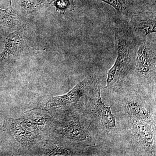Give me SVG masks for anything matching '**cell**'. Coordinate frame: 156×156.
<instances>
[{"instance_id": "5", "label": "cell", "mask_w": 156, "mask_h": 156, "mask_svg": "<svg viewBox=\"0 0 156 156\" xmlns=\"http://www.w3.org/2000/svg\"><path fill=\"white\" fill-rule=\"evenodd\" d=\"M135 121L133 128L138 139L143 144L147 147H151L153 144L154 135L150 127L140 120Z\"/></svg>"}, {"instance_id": "1", "label": "cell", "mask_w": 156, "mask_h": 156, "mask_svg": "<svg viewBox=\"0 0 156 156\" xmlns=\"http://www.w3.org/2000/svg\"><path fill=\"white\" fill-rule=\"evenodd\" d=\"M115 41L118 55L114 65L108 73L107 84L105 89L112 87L124 77L134 56L135 44L130 37L125 32L116 31Z\"/></svg>"}, {"instance_id": "4", "label": "cell", "mask_w": 156, "mask_h": 156, "mask_svg": "<svg viewBox=\"0 0 156 156\" xmlns=\"http://www.w3.org/2000/svg\"><path fill=\"white\" fill-rule=\"evenodd\" d=\"M93 105L95 115L103 126L107 129H116L115 119L111 110L112 106H106L102 102L99 87L98 90L96 99L93 101Z\"/></svg>"}, {"instance_id": "9", "label": "cell", "mask_w": 156, "mask_h": 156, "mask_svg": "<svg viewBox=\"0 0 156 156\" xmlns=\"http://www.w3.org/2000/svg\"><path fill=\"white\" fill-rule=\"evenodd\" d=\"M134 27L136 29L143 30L146 36L156 32V19L154 18H139L134 22Z\"/></svg>"}, {"instance_id": "2", "label": "cell", "mask_w": 156, "mask_h": 156, "mask_svg": "<svg viewBox=\"0 0 156 156\" xmlns=\"http://www.w3.org/2000/svg\"><path fill=\"white\" fill-rule=\"evenodd\" d=\"M137 53L136 69L141 75L148 77L153 72L155 66V48L145 41L140 45Z\"/></svg>"}, {"instance_id": "3", "label": "cell", "mask_w": 156, "mask_h": 156, "mask_svg": "<svg viewBox=\"0 0 156 156\" xmlns=\"http://www.w3.org/2000/svg\"><path fill=\"white\" fill-rule=\"evenodd\" d=\"M95 76L87 77L77 85L66 95L53 97L49 101V105L52 106H62L77 102L79 99L85 95L95 80Z\"/></svg>"}, {"instance_id": "8", "label": "cell", "mask_w": 156, "mask_h": 156, "mask_svg": "<svg viewBox=\"0 0 156 156\" xmlns=\"http://www.w3.org/2000/svg\"><path fill=\"white\" fill-rule=\"evenodd\" d=\"M65 134L68 138L77 140H84L87 137V134L83 129L78 124H70L65 130Z\"/></svg>"}, {"instance_id": "10", "label": "cell", "mask_w": 156, "mask_h": 156, "mask_svg": "<svg viewBox=\"0 0 156 156\" xmlns=\"http://www.w3.org/2000/svg\"><path fill=\"white\" fill-rule=\"evenodd\" d=\"M109 4L116 9L119 10L121 9V4L119 0H101Z\"/></svg>"}, {"instance_id": "6", "label": "cell", "mask_w": 156, "mask_h": 156, "mask_svg": "<svg viewBox=\"0 0 156 156\" xmlns=\"http://www.w3.org/2000/svg\"><path fill=\"white\" fill-rule=\"evenodd\" d=\"M126 107L130 115L136 120L143 121L149 118L150 112L139 99L133 98L128 101Z\"/></svg>"}, {"instance_id": "7", "label": "cell", "mask_w": 156, "mask_h": 156, "mask_svg": "<svg viewBox=\"0 0 156 156\" xmlns=\"http://www.w3.org/2000/svg\"><path fill=\"white\" fill-rule=\"evenodd\" d=\"M19 31L14 32L9 34L5 40V48L3 53V58L12 56L16 53L20 43Z\"/></svg>"}]
</instances>
